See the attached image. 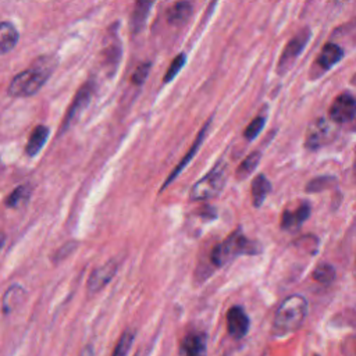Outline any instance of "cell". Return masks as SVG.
Masks as SVG:
<instances>
[{
	"mask_svg": "<svg viewBox=\"0 0 356 356\" xmlns=\"http://www.w3.org/2000/svg\"><path fill=\"white\" fill-rule=\"evenodd\" d=\"M154 1L156 0H136L131 17V29L134 33L140 32V29L143 28Z\"/></svg>",
	"mask_w": 356,
	"mask_h": 356,
	"instance_id": "obj_13",
	"label": "cell"
},
{
	"mask_svg": "<svg viewBox=\"0 0 356 356\" xmlns=\"http://www.w3.org/2000/svg\"><path fill=\"white\" fill-rule=\"evenodd\" d=\"M18 42V31L11 22H0V56L8 53Z\"/></svg>",
	"mask_w": 356,
	"mask_h": 356,
	"instance_id": "obj_18",
	"label": "cell"
},
{
	"mask_svg": "<svg viewBox=\"0 0 356 356\" xmlns=\"http://www.w3.org/2000/svg\"><path fill=\"white\" fill-rule=\"evenodd\" d=\"M81 356H95V352H93V346L92 345H86L82 352H81Z\"/></svg>",
	"mask_w": 356,
	"mask_h": 356,
	"instance_id": "obj_29",
	"label": "cell"
},
{
	"mask_svg": "<svg viewBox=\"0 0 356 356\" xmlns=\"http://www.w3.org/2000/svg\"><path fill=\"white\" fill-rule=\"evenodd\" d=\"M227 330L234 338H242L249 330V317L239 306H232L227 313Z\"/></svg>",
	"mask_w": 356,
	"mask_h": 356,
	"instance_id": "obj_10",
	"label": "cell"
},
{
	"mask_svg": "<svg viewBox=\"0 0 356 356\" xmlns=\"http://www.w3.org/2000/svg\"><path fill=\"white\" fill-rule=\"evenodd\" d=\"M24 296H25V289L21 285H17V284L11 285L6 291V293L3 296V300H1V310H3V313H6V314L11 313L15 307L19 306V303L24 299Z\"/></svg>",
	"mask_w": 356,
	"mask_h": 356,
	"instance_id": "obj_19",
	"label": "cell"
},
{
	"mask_svg": "<svg viewBox=\"0 0 356 356\" xmlns=\"http://www.w3.org/2000/svg\"><path fill=\"white\" fill-rule=\"evenodd\" d=\"M75 248H76V243H75V242H68V243L63 245V246H61L58 250H56V253H54V257H53L54 263H58V261H61L63 259H65L68 254H71V253L74 252Z\"/></svg>",
	"mask_w": 356,
	"mask_h": 356,
	"instance_id": "obj_28",
	"label": "cell"
},
{
	"mask_svg": "<svg viewBox=\"0 0 356 356\" xmlns=\"http://www.w3.org/2000/svg\"><path fill=\"white\" fill-rule=\"evenodd\" d=\"M256 246L257 245L248 239L241 231H235L213 249L211 261L218 267L225 266L239 254L257 253L259 250L256 249Z\"/></svg>",
	"mask_w": 356,
	"mask_h": 356,
	"instance_id": "obj_3",
	"label": "cell"
},
{
	"mask_svg": "<svg viewBox=\"0 0 356 356\" xmlns=\"http://www.w3.org/2000/svg\"><path fill=\"white\" fill-rule=\"evenodd\" d=\"M54 68V60L51 57H42L26 70L17 74L8 85V95L14 97H26L35 95L47 81Z\"/></svg>",
	"mask_w": 356,
	"mask_h": 356,
	"instance_id": "obj_1",
	"label": "cell"
},
{
	"mask_svg": "<svg viewBox=\"0 0 356 356\" xmlns=\"http://www.w3.org/2000/svg\"><path fill=\"white\" fill-rule=\"evenodd\" d=\"M150 67H152V64H150L149 61L139 64V65L136 67L135 72L132 74V78H131L132 82H134L135 85H142V83L145 82V79L147 78V74H149V71H150Z\"/></svg>",
	"mask_w": 356,
	"mask_h": 356,
	"instance_id": "obj_27",
	"label": "cell"
},
{
	"mask_svg": "<svg viewBox=\"0 0 356 356\" xmlns=\"http://www.w3.org/2000/svg\"><path fill=\"white\" fill-rule=\"evenodd\" d=\"M309 38H310V29L303 28L286 43L278 61V67H277L278 74H285L292 67L295 60L299 57V54L305 49L306 43L309 42Z\"/></svg>",
	"mask_w": 356,
	"mask_h": 356,
	"instance_id": "obj_5",
	"label": "cell"
},
{
	"mask_svg": "<svg viewBox=\"0 0 356 356\" xmlns=\"http://www.w3.org/2000/svg\"><path fill=\"white\" fill-rule=\"evenodd\" d=\"M93 90H95V82L93 81H88L79 88V90L76 92V95H75V97H74V100H72V103H71V106H70V108L65 114V118L61 124V132L65 131L71 125V122L85 110V107L89 104V102L92 99Z\"/></svg>",
	"mask_w": 356,
	"mask_h": 356,
	"instance_id": "obj_6",
	"label": "cell"
},
{
	"mask_svg": "<svg viewBox=\"0 0 356 356\" xmlns=\"http://www.w3.org/2000/svg\"><path fill=\"white\" fill-rule=\"evenodd\" d=\"M4 242H6V236H4V234L0 232V250H1L3 246H4Z\"/></svg>",
	"mask_w": 356,
	"mask_h": 356,
	"instance_id": "obj_30",
	"label": "cell"
},
{
	"mask_svg": "<svg viewBox=\"0 0 356 356\" xmlns=\"http://www.w3.org/2000/svg\"><path fill=\"white\" fill-rule=\"evenodd\" d=\"M49 136V128L44 125H38L33 128V131L29 135L26 147H25V153L28 156H36L40 149L43 147V145L46 143V139Z\"/></svg>",
	"mask_w": 356,
	"mask_h": 356,
	"instance_id": "obj_16",
	"label": "cell"
},
{
	"mask_svg": "<svg viewBox=\"0 0 356 356\" xmlns=\"http://www.w3.org/2000/svg\"><path fill=\"white\" fill-rule=\"evenodd\" d=\"M313 278L321 284H328L334 278V268L328 264H321L313 273Z\"/></svg>",
	"mask_w": 356,
	"mask_h": 356,
	"instance_id": "obj_26",
	"label": "cell"
},
{
	"mask_svg": "<svg viewBox=\"0 0 356 356\" xmlns=\"http://www.w3.org/2000/svg\"><path fill=\"white\" fill-rule=\"evenodd\" d=\"M270 189H271V185H270L268 179L264 175H257L253 179V182H252V199H253V204L256 207L261 206V203L264 202Z\"/></svg>",
	"mask_w": 356,
	"mask_h": 356,
	"instance_id": "obj_20",
	"label": "cell"
},
{
	"mask_svg": "<svg viewBox=\"0 0 356 356\" xmlns=\"http://www.w3.org/2000/svg\"><path fill=\"white\" fill-rule=\"evenodd\" d=\"M356 115V100L349 93L337 96L330 107V117L335 122H348Z\"/></svg>",
	"mask_w": 356,
	"mask_h": 356,
	"instance_id": "obj_8",
	"label": "cell"
},
{
	"mask_svg": "<svg viewBox=\"0 0 356 356\" xmlns=\"http://www.w3.org/2000/svg\"><path fill=\"white\" fill-rule=\"evenodd\" d=\"M115 271H117V263L114 260H108L104 264L95 268L88 278V284H86L88 292L96 293L100 289H103L111 281Z\"/></svg>",
	"mask_w": 356,
	"mask_h": 356,
	"instance_id": "obj_9",
	"label": "cell"
},
{
	"mask_svg": "<svg viewBox=\"0 0 356 356\" xmlns=\"http://www.w3.org/2000/svg\"><path fill=\"white\" fill-rule=\"evenodd\" d=\"M264 122H266V118H264L263 115H257V117L246 127V129H245V138L249 139V140L254 139V138L261 132V129H263V127H264Z\"/></svg>",
	"mask_w": 356,
	"mask_h": 356,
	"instance_id": "obj_25",
	"label": "cell"
},
{
	"mask_svg": "<svg viewBox=\"0 0 356 356\" xmlns=\"http://www.w3.org/2000/svg\"><path fill=\"white\" fill-rule=\"evenodd\" d=\"M353 171H355V175H356V159H355V165H353Z\"/></svg>",
	"mask_w": 356,
	"mask_h": 356,
	"instance_id": "obj_31",
	"label": "cell"
},
{
	"mask_svg": "<svg viewBox=\"0 0 356 356\" xmlns=\"http://www.w3.org/2000/svg\"><path fill=\"white\" fill-rule=\"evenodd\" d=\"M307 313V302L300 295H291L285 298L278 306L274 321L273 332L277 337H284L295 332L303 323Z\"/></svg>",
	"mask_w": 356,
	"mask_h": 356,
	"instance_id": "obj_2",
	"label": "cell"
},
{
	"mask_svg": "<svg viewBox=\"0 0 356 356\" xmlns=\"http://www.w3.org/2000/svg\"><path fill=\"white\" fill-rule=\"evenodd\" d=\"M181 356H206V337L202 332L188 334L181 345Z\"/></svg>",
	"mask_w": 356,
	"mask_h": 356,
	"instance_id": "obj_12",
	"label": "cell"
},
{
	"mask_svg": "<svg viewBox=\"0 0 356 356\" xmlns=\"http://www.w3.org/2000/svg\"><path fill=\"white\" fill-rule=\"evenodd\" d=\"M259 161H260V152H253V153H250V154L241 163V165L238 167V170H236V178H239V179L248 178V177L254 171V168L257 167Z\"/></svg>",
	"mask_w": 356,
	"mask_h": 356,
	"instance_id": "obj_22",
	"label": "cell"
},
{
	"mask_svg": "<svg viewBox=\"0 0 356 356\" xmlns=\"http://www.w3.org/2000/svg\"><path fill=\"white\" fill-rule=\"evenodd\" d=\"M343 57V50L335 44V43H327L320 51V56L317 58V64L323 70H330L334 67L341 58Z\"/></svg>",
	"mask_w": 356,
	"mask_h": 356,
	"instance_id": "obj_14",
	"label": "cell"
},
{
	"mask_svg": "<svg viewBox=\"0 0 356 356\" xmlns=\"http://www.w3.org/2000/svg\"><path fill=\"white\" fill-rule=\"evenodd\" d=\"M345 1H348V0H337V3H345Z\"/></svg>",
	"mask_w": 356,
	"mask_h": 356,
	"instance_id": "obj_32",
	"label": "cell"
},
{
	"mask_svg": "<svg viewBox=\"0 0 356 356\" xmlns=\"http://www.w3.org/2000/svg\"><path fill=\"white\" fill-rule=\"evenodd\" d=\"M31 192H32L31 185H19L6 197L4 203H6L7 207H13V209L19 207L21 204H24L29 199Z\"/></svg>",
	"mask_w": 356,
	"mask_h": 356,
	"instance_id": "obj_21",
	"label": "cell"
},
{
	"mask_svg": "<svg viewBox=\"0 0 356 356\" xmlns=\"http://www.w3.org/2000/svg\"><path fill=\"white\" fill-rule=\"evenodd\" d=\"M185 58H186L185 54H184V53H179V54L171 61V64H170V67L167 68L165 75H164V78H163V82H164V83H167V82H170L172 78H175V75L179 72V70L184 67Z\"/></svg>",
	"mask_w": 356,
	"mask_h": 356,
	"instance_id": "obj_24",
	"label": "cell"
},
{
	"mask_svg": "<svg viewBox=\"0 0 356 356\" xmlns=\"http://www.w3.org/2000/svg\"><path fill=\"white\" fill-rule=\"evenodd\" d=\"M134 339H135L134 331L125 330V331L121 334L120 339L117 341L111 356H127L128 352H129V349H131V346H132V343H134Z\"/></svg>",
	"mask_w": 356,
	"mask_h": 356,
	"instance_id": "obj_23",
	"label": "cell"
},
{
	"mask_svg": "<svg viewBox=\"0 0 356 356\" xmlns=\"http://www.w3.org/2000/svg\"><path fill=\"white\" fill-rule=\"evenodd\" d=\"M225 182V164L218 163L213 170L199 179L191 189L189 197L192 200H206L216 196Z\"/></svg>",
	"mask_w": 356,
	"mask_h": 356,
	"instance_id": "obj_4",
	"label": "cell"
},
{
	"mask_svg": "<svg viewBox=\"0 0 356 356\" xmlns=\"http://www.w3.org/2000/svg\"><path fill=\"white\" fill-rule=\"evenodd\" d=\"M192 14V6L189 1L181 0L174 3L167 11V21L171 25H181L189 19Z\"/></svg>",
	"mask_w": 356,
	"mask_h": 356,
	"instance_id": "obj_17",
	"label": "cell"
},
{
	"mask_svg": "<svg viewBox=\"0 0 356 356\" xmlns=\"http://www.w3.org/2000/svg\"><path fill=\"white\" fill-rule=\"evenodd\" d=\"M332 138H334L332 125L324 118H318L307 129L306 146L309 149H318L327 145Z\"/></svg>",
	"mask_w": 356,
	"mask_h": 356,
	"instance_id": "obj_7",
	"label": "cell"
},
{
	"mask_svg": "<svg viewBox=\"0 0 356 356\" xmlns=\"http://www.w3.org/2000/svg\"><path fill=\"white\" fill-rule=\"evenodd\" d=\"M310 213V207L307 203L300 204L296 210H286L282 213V218H281V227L285 229H292V228H298L307 217Z\"/></svg>",
	"mask_w": 356,
	"mask_h": 356,
	"instance_id": "obj_15",
	"label": "cell"
},
{
	"mask_svg": "<svg viewBox=\"0 0 356 356\" xmlns=\"http://www.w3.org/2000/svg\"><path fill=\"white\" fill-rule=\"evenodd\" d=\"M210 122H211V120H209V121L202 127V129L199 131V134H197V136H196V139H195V143L191 146V149H189V152L185 154V157H182V160L179 161V164L171 171V174H170L168 178L165 179V182H164V185L161 186V189H164L167 185H170L171 181H174V179L179 175V172L182 171V168H185V167L189 164V161H191L192 157L196 154L197 149L200 147V145H202V142H203V139H204V136H206V134H207V129H209Z\"/></svg>",
	"mask_w": 356,
	"mask_h": 356,
	"instance_id": "obj_11",
	"label": "cell"
}]
</instances>
